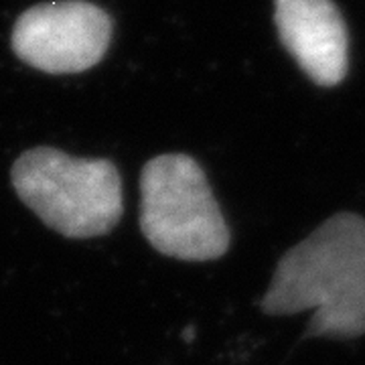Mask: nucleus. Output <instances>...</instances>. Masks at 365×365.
Instances as JSON below:
<instances>
[{"instance_id": "nucleus-3", "label": "nucleus", "mask_w": 365, "mask_h": 365, "mask_svg": "<svg viewBox=\"0 0 365 365\" xmlns=\"http://www.w3.org/2000/svg\"><path fill=\"white\" fill-rule=\"evenodd\" d=\"M140 227L150 246L170 258L207 262L230 248V227L195 158L160 155L140 177Z\"/></svg>"}, {"instance_id": "nucleus-2", "label": "nucleus", "mask_w": 365, "mask_h": 365, "mask_svg": "<svg viewBox=\"0 0 365 365\" xmlns=\"http://www.w3.org/2000/svg\"><path fill=\"white\" fill-rule=\"evenodd\" d=\"M13 185L41 222L66 237H96L122 217V181L106 158H78L39 146L13 165Z\"/></svg>"}, {"instance_id": "nucleus-5", "label": "nucleus", "mask_w": 365, "mask_h": 365, "mask_svg": "<svg viewBox=\"0 0 365 365\" xmlns=\"http://www.w3.org/2000/svg\"><path fill=\"white\" fill-rule=\"evenodd\" d=\"M280 39L319 86H337L347 71V31L331 0H276Z\"/></svg>"}, {"instance_id": "nucleus-4", "label": "nucleus", "mask_w": 365, "mask_h": 365, "mask_svg": "<svg viewBox=\"0 0 365 365\" xmlns=\"http://www.w3.org/2000/svg\"><path fill=\"white\" fill-rule=\"evenodd\" d=\"M112 39V19L83 0L33 6L13 29V51L45 73H79L104 59Z\"/></svg>"}, {"instance_id": "nucleus-1", "label": "nucleus", "mask_w": 365, "mask_h": 365, "mask_svg": "<svg viewBox=\"0 0 365 365\" xmlns=\"http://www.w3.org/2000/svg\"><path fill=\"white\" fill-rule=\"evenodd\" d=\"M266 314L313 311L309 337L365 333V220L337 213L278 260L260 300Z\"/></svg>"}]
</instances>
